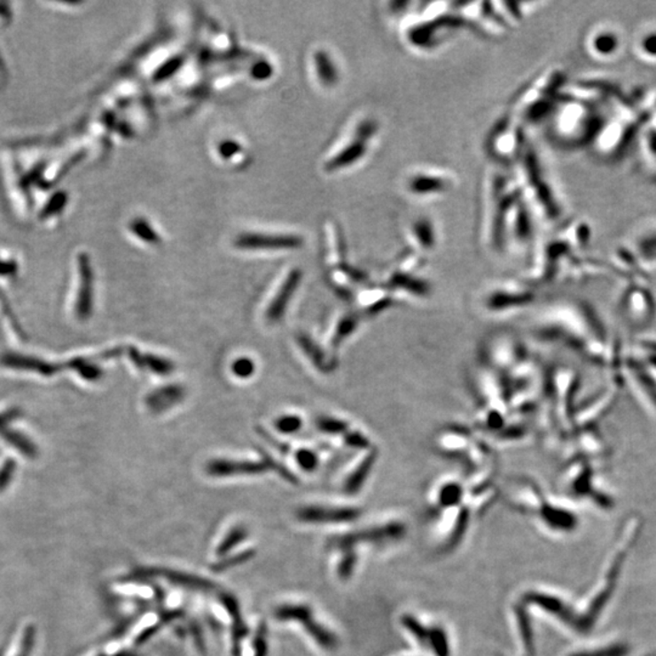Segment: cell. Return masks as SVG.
Listing matches in <instances>:
<instances>
[{
	"label": "cell",
	"mask_w": 656,
	"mask_h": 656,
	"mask_svg": "<svg viewBox=\"0 0 656 656\" xmlns=\"http://www.w3.org/2000/svg\"><path fill=\"white\" fill-rule=\"evenodd\" d=\"M66 202H67V196L65 193L59 192L54 193L45 203L41 212V221L43 223H48L52 218H57L55 213H59L61 215V212L64 211Z\"/></svg>",
	"instance_id": "e575fe53"
},
{
	"label": "cell",
	"mask_w": 656,
	"mask_h": 656,
	"mask_svg": "<svg viewBox=\"0 0 656 656\" xmlns=\"http://www.w3.org/2000/svg\"><path fill=\"white\" fill-rule=\"evenodd\" d=\"M354 566H355V556L348 554L340 566V576L348 577L352 575Z\"/></svg>",
	"instance_id": "816d5d0a"
},
{
	"label": "cell",
	"mask_w": 656,
	"mask_h": 656,
	"mask_svg": "<svg viewBox=\"0 0 656 656\" xmlns=\"http://www.w3.org/2000/svg\"><path fill=\"white\" fill-rule=\"evenodd\" d=\"M61 369L70 373L75 382L84 385H94L104 376L103 369L87 354H72L61 363Z\"/></svg>",
	"instance_id": "2e32d148"
},
{
	"label": "cell",
	"mask_w": 656,
	"mask_h": 656,
	"mask_svg": "<svg viewBox=\"0 0 656 656\" xmlns=\"http://www.w3.org/2000/svg\"><path fill=\"white\" fill-rule=\"evenodd\" d=\"M524 350V347L516 337L512 334H497L485 344L484 357L488 367L504 377L517 363L527 357Z\"/></svg>",
	"instance_id": "30bf717a"
},
{
	"label": "cell",
	"mask_w": 656,
	"mask_h": 656,
	"mask_svg": "<svg viewBox=\"0 0 656 656\" xmlns=\"http://www.w3.org/2000/svg\"><path fill=\"white\" fill-rule=\"evenodd\" d=\"M639 48H643L649 57L656 58V31L649 32L639 42Z\"/></svg>",
	"instance_id": "f907efd6"
},
{
	"label": "cell",
	"mask_w": 656,
	"mask_h": 656,
	"mask_svg": "<svg viewBox=\"0 0 656 656\" xmlns=\"http://www.w3.org/2000/svg\"><path fill=\"white\" fill-rule=\"evenodd\" d=\"M539 517L547 527L558 531H573L577 527L575 514L558 507L556 504H549L544 500L543 506L539 508Z\"/></svg>",
	"instance_id": "484cf974"
},
{
	"label": "cell",
	"mask_w": 656,
	"mask_h": 656,
	"mask_svg": "<svg viewBox=\"0 0 656 656\" xmlns=\"http://www.w3.org/2000/svg\"><path fill=\"white\" fill-rule=\"evenodd\" d=\"M264 462L232 461V459H215L207 465V472L213 477H230V475L259 474L267 471Z\"/></svg>",
	"instance_id": "7402d4cb"
},
{
	"label": "cell",
	"mask_w": 656,
	"mask_h": 656,
	"mask_svg": "<svg viewBox=\"0 0 656 656\" xmlns=\"http://www.w3.org/2000/svg\"><path fill=\"white\" fill-rule=\"evenodd\" d=\"M626 649L622 645H613V647L598 649L595 652H576L572 656H623Z\"/></svg>",
	"instance_id": "c3c4849f"
},
{
	"label": "cell",
	"mask_w": 656,
	"mask_h": 656,
	"mask_svg": "<svg viewBox=\"0 0 656 656\" xmlns=\"http://www.w3.org/2000/svg\"><path fill=\"white\" fill-rule=\"evenodd\" d=\"M16 471L15 459L10 455L3 456L0 458V490L6 488V485L14 478Z\"/></svg>",
	"instance_id": "b9f144b4"
},
{
	"label": "cell",
	"mask_w": 656,
	"mask_h": 656,
	"mask_svg": "<svg viewBox=\"0 0 656 656\" xmlns=\"http://www.w3.org/2000/svg\"><path fill=\"white\" fill-rule=\"evenodd\" d=\"M301 426H303V421L298 416L293 415L282 416L275 422V428L285 434L300 431Z\"/></svg>",
	"instance_id": "7bdbcfd3"
},
{
	"label": "cell",
	"mask_w": 656,
	"mask_h": 656,
	"mask_svg": "<svg viewBox=\"0 0 656 656\" xmlns=\"http://www.w3.org/2000/svg\"><path fill=\"white\" fill-rule=\"evenodd\" d=\"M359 326V317L354 314H348L343 316L342 319L338 321L336 330L332 336V346L338 348L347 340L348 337L352 336L355 330Z\"/></svg>",
	"instance_id": "d6a6232c"
},
{
	"label": "cell",
	"mask_w": 656,
	"mask_h": 656,
	"mask_svg": "<svg viewBox=\"0 0 656 656\" xmlns=\"http://www.w3.org/2000/svg\"><path fill=\"white\" fill-rule=\"evenodd\" d=\"M377 456H379V451H377L375 446H372L369 450L363 451V458L360 459L359 464L356 465L352 473L348 475L346 481H344V492L354 495L361 490L367 478H369L371 472H372L373 465H375L377 461Z\"/></svg>",
	"instance_id": "d4e9b609"
},
{
	"label": "cell",
	"mask_w": 656,
	"mask_h": 656,
	"mask_svg": "<svg viewBox=\"0 0 656 656\" xmlns=\"http://www.w3.org/2000/svg\"><path fill=\"white\" fill-rule=\"evenodd\" d=\"M144 370H149L156 375L167 376L174 371V363L164 357L144 354Z\"/></svg>",
	"instance_id": "d590c367"
},
{
	"label": "cell",
	"mask_w": 656,
	"mask_h": 656,
	"mask_svg": "<svg viewBox=\"0 0 656 656\" xmlns=\"http://www.w3.org/2000/svg\"><path fill=\"white\" fill-rule=\"evenodd\" d=\"M426 647L431 649L435 656H450V644L445 629L439 626L429 628Z\"/></svg>",
	"instance_id": "1f68e13d"
},
{
	"label": "cell",
	"mask_w": 656,
	"mask_h": 656,
	"mask_svg": "<svg viewBox=\"0 0 656 656\" xmlns=\"http://www.w3.org/2000/svg\"><path fill=\"white\" fill-rule=\"evenodd\" d=\"M402 623L403 628L408 629V631L411 633V636L418 639L419 644L426 647L429 628H426L423 623L419 622L418 620L412 615L402 616Z\"/></svg>",
	"instance_id": "f35d334b"
},
{
	"label": "cell",
	"mask_w": 656,
	"mask_h": 656,
	"mask_svg": "<svg viewBox=\"0 0 656 656\" xmlns=\"http://www.w3.org/2000/svg\"><path fill=\"white\" fill-rule=\"evenodd\" d=\"M518 625H519V631L521 638L527 648V654L534 656V635L533 629H531L530 620L527 615L525 614L523 609L517 610Z\"/></svg>",
	"instance_id": "ab89813d"
},
{
	"label": "cell",
	"mask_w": 656,
	"mask_h": 656,
	"mask_svg": "<svg viewBox=\"0 0 656 656\" xmlns=\"http://www.w3.org/2000/svg\"><path fill=\"white\" fill-rule=\"evenodd\" d=\"M465 494L464 485L459 481L454 479L442 481L435 490L436 507L442 508V510L458 507L464 501Z\"/></svg>",
	"instance_id": "f1b7e54d"
},
{
	"label": "cell",
	"mask_w": 656,
	"mask_h": 656,
	"mask_svg": "<svg viewBox=\"0 0 656 656\" xmlns=\"http://www.w3.org/2000/svg\"><path fill=\"white\" fill-rule=\"evenodd\" d=\"M21 416V410L12 403H0V429L12 426Z\"/></svg>",
	"instance_id": "ee69618b"
},
{
	"label": "cell",
	"mask_w": 656,
	"mask_h": 656,
	"mask_svg": "<svg viewBox=\"0 0 656 656\" xmlns=\"http://www.w3.org/2000/svg\"><path fill=\"white\" fill-rule=\"evenodd\" d=\"M527 136L524 124L514 114L508 113L501 117L485 139V150L488 157L500 164L518 163L527 150Z\"/></svg>",
	"instance_id": "5b68a950"
},
{
	"label": "cell",
	"mask_w": 656,
	"mask_h": 656,
	"mask_svg": "<svg viewBox=\"0 0 656 656\" xmlns=\"http://www.w3.org/2000/svg\"><path fill=\"white\" fill-rule=\"evenodd\" d=\"M94 307V274L90 255L77 252L72 259V275L67 294V310L77 323L90 320Z\"/></svg>",
	"instance_id": "8992f818"
},
{
	"label": "cell",
	"mask_w": 656,
	"mask_h": 656,
	"mask_svg": "<svg viewBox=\"0 0 656 656\" xmlns=\"http://www.w3.org/2000/svg\"><path fill=\"white\" fill-rule=\"evenodd\" d=\"M133 231L136 232V235L139 236L140 238H143L144 241L151 242V244H155L157 239H159L157 238L155 232H153L150 226L145 224V223H134Z\"/></svg>",
	"instance_id": "681fc988"
},
{
	"label": "cell",
	"mask_w": 656,
	"mask_h": 656,
	"mask_svg": "<svg viewBox=\"0 0 656 656\" xmlns=\"http://www.w3.org/2000/svg\"><path fill=\"white\" fill-rule=\"evenodd\" d=\"M254 363L248 357H239L232 363V372L239 379H248V377L254 375Z\"/></svg>",
	"instance_id": "bcb514c9"
},
{
	"label": "cell",
	"mask_w": 656,
	"mask_h": 656,
	"mask_svg": "<svg viewBox=\"0 0 656 656\" xmlns=\"http://www.w3.org/2000/svg\"><path fill=\"white\" fill-rule=\"evenodd\" d=\"M619 43L615 32L608 28H596L587 37L586 48L593 58H609L618 51Z\"/></svg>",
	"instance_id": "cb8c5ba5"
},
{
	"label": "cell",
	"mask_w": 656,
	"mask_h": 656,
	"mask_svg": "<svg viewBox=\"0 0 656 656\" xmlns=\"http://www.w3.org/2000/svg\"><path fill=\"white\" fill-rule=\"evenodd\" d=\"M343 436L344 442L349 448L356 449V450L360 451H365L367 449L372 448V442H371V439L365 433L349 429Z\"/></svg>",
	"instance_id": "60d3db41"
},
{
	"label": "cell",
	"mask_w": 656,
	"mask_h": 656,
	"mask_svg": "<svg viewBox=\"0 0 656 656\" xmlns=\"http://www.w3.org/2000/svg\"><path fill=\"white\" fill-rule=\"evenodd\" d=\"M245 537L246 530L241 529V527L231 531V533L229 534V536L226 537V540L223 541L221 547H219L218 553L222 556V554L228 552V551L231 550L232 547L235 546V544H238L239 543V541L244 540Z\"/></svg>",
	"instance_id": "7dc6e473"
},
{
	"label": "cell",
	"mask_w": 656,
	"mask_h": 656,
	"mask_svg": "<svg viewBox=\"0 0 656 656\" xmlns=\"http://www.w3.org/2000/svg\"><path fill=\"white\" fill-rule=\"evenodd\" d=\"M316 426L319 431L332 435L346 434L350 429L349 423L343 421V419L327 418V416L317 418Z\"/></svg>",
	"instance_id": "8d00e7d4"
},
{
	"label": "cell",
	"mask_w": 656,
	"mask_h": 656,
	"mask_svg": "<svg viewBox=\"0 0 656 656\" xmlns=\"http://www.w3.org/2000/svg\"><path fill=\"white\" fill-rule=\"evenodd\" d=\"M277 616L281 620H298L305 626V629L309 631L310 635L316 639L319 644L323 645L324 648L332 649L337 645V638L334 637L332 633L327 631L323 626L317 625L316 621L313 619L310 610L305 608L303 605H285L281 606L277 610Z\"/></svg>",
	"instance_id": "9a60e30c"
},
{
	"label": "cell",
	"mask_w": 656,
	"mask_h": 656,
	"mask_svg": "<svg viewBox=\"0 0 656 656\" xmlns=\"http://www.w3.org/2000/svg\"><path fill=\"white\" fill-rule=\"evenodd\" d=\"M504 238L513 241L518 247L533 245L535 239V213L529 203L521 196L508 213L504 224Z\"/></svg>",
	"instance_id": "7c38bea8"
},
{
	"label": "cell",
	"mask_w": 656,
	"mask_h": 656,
	"mask_svg": "<svg viewBox=\"0 0 656 656\" xmlns=\"http://www.w3.org/2000/svg\"><path fill=\"white\" fill-rule=\"evenodd\" d=\"M566 74L563 68H544L524 85L512 103V114L521 123H539L551 116L563 94Z\"/></svg>",
	"instance_id": "3957f363"
},
{
	"label": "cell",
	"mask_w": 656,
	"mask_h": 656,
	"mask_svg": "<svg viewBox=\"0 0 656 656\" xmlns=\"http://www.w3.org/2000/svg\"><path fill=\"white\" fill-rule=\"evenodd\" d=\"M317 71L326 84H334L338 81V72L333 61L324 52L316 55Z\"/></svg>",
	"instance_id": "74e56055"
},
{
	"label": "cell",
	"mask_w": 656,
	"mask_h": 656,
	"mask_svg": "<svg viewBox=\"0 0 656 656\" xmlns=\"http://www.w3.org/2000/svg\"><path fill=\"white\" fill-rule=\"evenodd\" d=\"M409 249L425 255L434 251L439 242L438 226L428 216L421 215L410 222L405 230Z\"/></svg>",
	"instance_id": "5bb4252c"
},
{
	"label": "cell",
	"mask_w": 656,
	"mask_h": 656,
	"mask_svg": "<svg viewBox=\"0 0 656 656\" xmlns=\"http://www.w3.org/2000/svg\"><path fill=\"white\" fill-rule=\"evenodd\" d=\"M517 164L516 176L525 201L529 203L534 213H539L547 221H556L562 213V206L558 201L552 184L547 179L540 157L531 144Z\"/></svg>",
	"instance_id": "277c9868"
},
{
	"label": "cell",
	"mask_w": 656,
	"mask_h": 656,
	"mask_svg": "<svg viewBox=\"0 0 656 656\" xmlns=\"http://www.w3.org/2000/svg\"><path fill=\"white\" fill-rule=\"evenodd\" d=\"M523 196L516 176L492 170L484 184V209L481 216V235L485 246L491 251L501 252L506 246L504 224L514 203Z\"/></svg>",
	"instance_id": "7a4b0ae2"
},
{
	"label": "cell",
	"mask_w": 656,
	"mask_h": 656,
	"mask_svg": "<svg viewBox=\"0 0 656 656\" xmlns=\"http://www.w3.org/2000/svg\"><path fill=\"white\" fill-rule=\"evenodd\" d=\"M301 272L300 270L291 271L284 285H282L277 294L275 295L271 304L267 310V320L270 324H277L285 316L291 298L293 297L294 292L300 286Z\"/></svg>",
	"instance_id": "d6986e66"
},
{
	"label": "cell",
	"mask_w": 656,
	"mask_h": 656,
	"mask_svg": "<svg viewBox=\"0 0 656 656\" xmlns=\"http://www.w3.org/2000/svg\"><path fill=\"white\" fill-rule=\"evenodd\" d=\"M21 264L12 252H0V281L14 282L18 280Z\"/></svg>",
	"instance_id": "836d02e7"
},
{
	"label": "cell",
	"mask_w": 656,
	"mask_h": 656,
	"mask_svg": "<svg viewBox=\"0 0 656 656\" xmlns=\"http://www.w3.org/2000/svg\"><path fill=\"white\" fill-rule=\"evenodd\" d=\"M0 367L14 375L38 380L55 379L62 371L59 363L21 353H8L0 356Z\"/></svg>",
	"instance_id": "8fae6325"
},
{
	"label": "cell",
	"mask_w": 656,
	"mask_h": 656,
	"mask_svg": "<svg viewBox=\"0 0 656 656\" xmlns=\"http://www.w3.org/2000/svg\"><path fill=\"white\" fill-rule=\"evenodd\" d=\"M236 246L242 249H293L301 247V239L294 236L242 235Z\"/></svg>",
	"instance_id": "603a6c76"
},
{
	"label": "cell",
	"mask_w": 656,
	"mask_h": 656,
	"mask_svg": "<svg viewBox=\"0 0 656 656\" xmlns=\"http://www.w3.org/2000/svg\"><path fill=\"white\" fill-rule=\"evenodd\" d=\"M0 327L12 346H22L26 342V334L19 324L18 317L12 313V305L0 291Z\"/></svg>",
	"instance_id": "83f0119b"
},
{
	"label": "cell",
	"mask_w": 656,
	"mask_h": 656,
	"mask_svg": "<svg viewBox=\"0 0 656 656\" xmlns=\"http://www.w3.org/2000/svg\"><path fill=\"white\" fill-rule=\"evenodd\" d=\"M185 394V389L182 386L170 385L150 393L145 403L151 412L160 413L183 402Z\"/></svg>",
	"instance_id": "4316f807"
},
{
	"label": "cell",
	"mask_w": 656,
	"mask_h": 656,
	"mask_svg": "<svg viewBox=\"0 0 656 656\" xmlns=\"http://www.w3.org/2000/svg\"><path fill=\"white\" fill-rule=\"evenodd\" d=\"M379 123L375 118H363L356 124L352 140L348 141L327 162L328 170L349 168L369 155L373 140L379 137Z\"/></svg>",
	"instance_id": "9c48e42d"
},
{
	"label": "cell",
	"mask_w": 656,
	"mask_h": 656,
	"mask_svg": "<svg viewBox=\"0 0 656 656\" xmlns=\"http://www.w3.org/2000/svg\"><path fill=\"white\" fill-rule=\"evenodd\" d=\"M527 603L539 606L544 612L550 613L564 622L569 623L573 628L579 629V619L574 614L573 610L557 597L547 595V593L530 592L525 596Z\"/></svg>",
	"instance_id": "ffe728a7"
},
{
	"label": "cell",
	"mask_w": 656,
	"mask_h": 656,
	"mask_svg": "<svg viewBox=\"0 0 656 656\" xmlns=\"http://www.w3.org/2000/svg\"><path fill=\"white\" fill-rule=\"evenodd\" d=\"M465 26L464 20L456 12L455 3H428L413 14L408 12L400 31L408 47L429 51L441 47L446 39Z\"/></svg>",
	"instance_id": "6da1fadb"
},
{
	"label": "cell",
	"mask_w": 656,
	"mask_h": 656,
	"mask_svg": "<svg viewBox=\"0 0 656 656\" xmlns=\"http://www.w3.org/2000/svg\"><path fill=\"white\" fill-rule=\"evenodd\" d=\"M370 292L371 298H367L366 303L363 305V314L369 315V316H375L382 311L390 309L399 301L395 294L385 285L372 288Z\"/></svg>",
	"instance_id": "f546056e"
},
{
	"label": "cell",
	"mask_w": 656,
	"mask_h": 656,
	"mask_svg": "<svg viewBox=\"0 0 656 656\" xmlns=\"http://www.w3.org/2000/svg\"><path fill=\"white\" fill-rule=\"evenodd\" d=\"M533 287L525 280H502L490 285L480 297L481 309L488 314H506L533 303Z\"/></svg>",
	"instance_id": "52a82bcc"
},
{
	"label": "cell",
	"mask_w": 656,
	"mask_h": 656,
	"mask_svg": "<svg viewBox=\"0 0 656 656\" xmlns=\"http://www.w3.org/2000/svg\"><path fill=\"white\" fill-rule=\"evenodd\" d=\"M472 433L461 426H448L436 432L433 446L438 454L449 458L465 457L473 442Z\"/></svg>",
	"instance_id": "4fadbf2b"
},
{
	"label": "cell",
	"mask_w": 656,
	"mask_h": 656,
	"mask_svg": "<svg viewBox=\"0 0 656 656\" xmlns=\"http://www.w3.org/2000/svg\"><path fill=\"white\" fill-rule=\"evenodd\" d=\"M456 184L457 176L452 170L441 166H421L406 174L403 189L415 199H432L448 195Z\"/></svg>",
	"instance_id": "ba28073f"
},
{
	"label": "cell",
	"mask_w": 656,
	"mask_h": 656,
	"mask_svg": "<svg viewBox=\"0 0 656 656\" xmlns=\"http://www.w3.org/2000/svg\"><path fill=\"white\" fill-rule=\"evenodd\" d=\"M0 445L4 446L12 457L18 456L26 461H32L38 455L37 446L32 439L24 433L16 431L12 426L0 429Z\"/></svg>",
	"instance_id": "ac0fdd59"
},
{
	"label": "cell",
	"mask_w": 656,
	"mask_h": 656,
	"mask_svg": "<svg viewBox=\"0 0 656 656\" xmlns=\"http://www.w3.org/2000/svg\"><path fill=\"white\" fill-rule=\"evenodd\" d=\"M295 459H297L300 467L307 472L315 471L317 465H319V458H317L316 454L314 451L307 450V449L298 451Z\"/></svg>",
	"instance_id": "f6af8a7d"
},
{
	"label": "cell",
	"mask_w": 656,
	"mask_h": 656,
	"mask_svg": "<svg viewBox=\"0 0 656 656\" xmlns=\"http://www.w3.org/2000/svg\"><path fill=\"white\" fill-rule=\"evenodd\" d=\"M360 511L355 508L308 507L298 512V518L308 523H340L355 520Z\"/></svg>",
	"instance_id": "44dd1931"
},
{
	"label": "cell",
	"mask_w": 656,
	"mask_h": 656,
	"mask_svg": "<svg viewBox=\"0 0 656 656\" xmlns=\"http://www.w3.org/2000/svg\"><path fill=\"white\" fill-rule=\"evenodd\" d=\"M298 344H300L301 348H303L304 353L309 356V359L313 361L314 365L316 366L317 369L324 371V372H327L330 369L332 370V366L327 363L323 350L320 349L317 344L314 343V340H311V338L305 336V334H301V336L298 337Z\"/></svg>",
	"instance_id": "4dcf8cb0"
},
{
	"label": "cell",
	"mask_w": 656,
	"mask_h": 656,
	"mask_svg": "<svg viewBox=\"0 0 656 656\" xmlns=\"http://www.w3.org/2000/svg\"><path fill=\"white\" fill-rule=\"evenodd\" d=\"M406 534V527L402 523H390L383 527H372L363 533L350 535V536L342 537L337 541L338 546L349 547L350 544L359 543V541H370V543H392L402 539Z\"/></svg>",
	"instance_id": "e0dca14e"
}]
</instances>
